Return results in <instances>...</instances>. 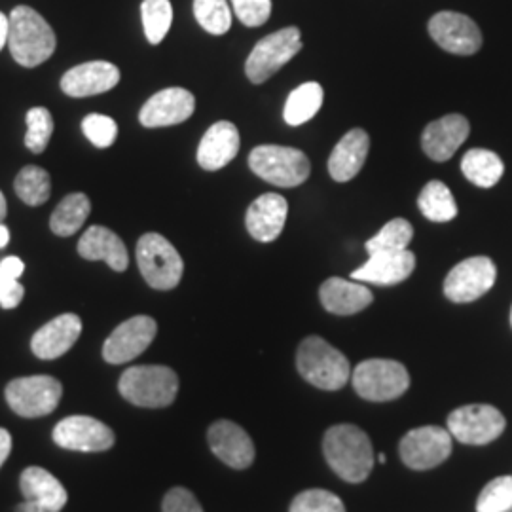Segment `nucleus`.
I'll use <instances>...</instances> for the list:
<instances>
[{"mask_svg":"<svg viewBox=\"0 0 512 512\" xmlns=\"http://www.w3.org/2000/svg\"><path fill=\"white\" fill-rule=\"evenodd\" d=\"M239 131L232 122H217L205 131L198 147V164L205 171H219L238 156Z\"/></svg>","mask_w":512,"mask_h":512,"instance_id":"obj_24","label":"nucleus"},{"mask_svg":"<svg viewBox=\"0 0 512 512\" xmlns=\"http://www.w3.org/2000/svg\"><path fill=\"white\" fill-rule=\"evenodd\" d=\"M19 486L27 501H35L48 512L61 511L69 499L63 484L42 467H27L21 473Z\"/></svg>","mask_w":512,"mask_h":512,"instance_id":"obj_27","label":"nucleus"},{"mask_svg":"<svg viewBox=\"0 0 512 512\" xmlns=\"http://www.w3.org/2000/svg\"><path fill=\"white\" fill-rule=\"evenodd\" d=\"M54 135V118L50 110L44 107H35L27 112V135L25 147L33 154H42Z\"/></svg>","mask_w":512,"mask_h":512,"instance_id":"obj_36","label":"nucleus"},{"mask_svg":"<svg viewBox=\"0 0 512 512\" xmlns=\"http://www.w3.org/2000/svg\"><path fill=\"white\" fill-rule=\"evenodd\" d=\"M80 334L82 319L74 313H63L35 332L31 340V349L38 359L52 361L73 348Z\"/></svg>","mask_w":512,"mask_h":512,"instance_id":"obj_21","label":"nucleus"},{"mask_svg":"<svg viewBox=\"0 0 512 512\" xmlns=\"http://www.w3.org/2000/svg\"><path fill=\"white\" fill-rule=\"evenodd\" d=\"M196 110L194 95L184 88H165L152 95L139 112L141 126L167 128L186 122Z\"/></svg>","mask_w":512,"mask_h":512,"instance_id":"obj_16","label":"nucleus"},{"mask_svg":"<svg viewBox=\"0 0 512 512\" xmlns=\"http://www.w3.org/2000/svg\"><path fill=\"white\" fill-rule=\"evenodd\" d=\"M319 298L325 310L334 315H355L366 310L374 300L372 291L366 285L342 277L327 279L319 289Z\"/></svg>","mask_w":512,"mask_h":512,"instance_id":"obj_26","label":"nucleus"},{"mask_svg":"<svg viewBox=\"0 0 512 512\" xmlns=\"http://www.w3.org/2000/svg\"><path fill=\"white\" fill-rule=\"evenodd\" d=\"M378 461H380V463H385L387 458H385L384 454H380V456H378Z\"/></svg>","mask_w":512,"mask_h":512,"instance_id":"obj_49","label":"nucleus"},{"mask_svg":"<svg viewBox=\"0 0 512 512\" xmlns=\"http://www.w3.org/2000/svg\"><path fill=\"white\" fill-rule=\"evenodd\" d=\"M63 397V385L52 376H25L6 387V401L21 418L52 414Z\"/></svg>","mask_w":512,"mask_h":512,"instance_id":"obj_9","label":"nucleus"},{"mask_svg":"<svg viewBox=\"0 0 512 512\" xmlns=\"http://www.w3.org/2000/svg\"><path fill=\"white\" fill-rule=\"evenodd\" d=\"M120 76V69L114 63L88 61L63 74L61 90L74 99L92 97L116 88V84H120Z\"/></svg>","mask_w":512,"mask_h":512,"instance_id":"obj_19","label":"nucleus"},{"mask_svg":"<svg viewBox=\"0 0 512 512\" xmlns=\"http://www.w3.org/2000/svg\"><path fill=\"white\" fill-rule=\"evenodd\" d=\"M412 238H414V228L408 220H389L374 238L366 241V251L368 255L404 251L412 243Z\"/></svg>","mask_w":512,"mask_h":512,"instance_id":"obj_33","label":"nucleus"},{"mask_svg":"<svg viewBox=\"0 0 512 512\" xmlns=\"http://www.w3.org/2000/svg\"><path fill=\"white\" fill-rule=\"evenodd\" d=\"M289 512H346V505L327 490H306L294 497Z\"/></svg>","mask_w":512,"mask_h":512,"instance_id":"obj_38","label":"nucleus"},{"mask_svg":"<svg viewBox=\"0 0 512 512\" xmlns=\"http://www.w3.org/2000/svg\"><path fill=\"white\" fill-rule=\"evenodd\" d=\"M10 243V230L0 222V249H4Z\"/></svg>","mask_w":512,"mask_h":512,"instance_id":"obj_47","label":"nucleus"},{"mask_svg":"<svg viewBox=\"0 0 512 512\" xmlns=\"http://www.w3.org/2000/svg\"><path fill=\"white\" fill-rule=\"evenodd\" d=\"M6 215H8V203H6V198H4V194L0 192V222L6 219Z\"/></svg>","mask_w":512,"mask_h":512,"instance_id":"obj_48","label":"nucleus"},{"mask_svg":"<svg viewBox=\"0 0 512 512\" xmlns=\"http://www.w3.org/2000/svg\"><path fill=\"white\" fill-rule=\"evenodd\" d=\"M429 35L448 54L475 55L482 48V33L473 19L459 12H439L429 19Z\"/></svg>","mask_w":512,"mask_h":512,"instance_id":"obj_14","label":"nucleus"},{"mask_svg":"<svg viewBox=\"0 0 512 512\" xmlns=\"http://www.w3.org/2000/svg\"><path fill=\"white\" fill-rule=\"evenodd\" d=\"M507 427L505 416L490 404H467L448 416V431L463 444L494 442Z\"/></svg>","mask_w":512,"mask_h":512,"instance_id":"obj_10","label":"nucleus"},{"mask_svg":"<svg viewBox=\"0 0 512 512\" xmlns=\"http://www.w3.org/2000/svg\"><path fill=\"white\" fill-rule=\"evenodd\" d=\"M399 450L406 467L414 471H429L450 458L452 435L437 425H425L408 431Z\"/></svg>","mask_w":512,"mask_h":512,"instance_id":"obj_12","label":"nucleus"},{"mask_svg":"<svg viewBox=\"0 0 512 512\" xmlns=\"http://www.w3.org/2000/svg\"><path fill=\"white\" fill-rule=\"evenodd\" d=\"M207 440L213 454L232 469H247L255 461L253 440L234 421H215L207 431Z\"/></svg>","mask_w":512,"mask_h":512,"instance_id":"obj_17","label":"nucleus"},{"mask_svg":"<svg viewBox=\"0 0 512 512\" xmlns=\"http://www.w3.org/2000/svg\"><path fill=\"white\" fill-rule=\"evenodd\" d=\"M0 270L14 279H19L23 272H25V264L23 260L18 256H6L2 262H0Z\"/></svg>","mask_w":512,"mask_h":512,"instance_id":"obj_43","label":"nucleus"},{"mask_svg":"<svg viewBox=\"0 0 512 512\" xmlns=\"http://www.w3.org/2000/svg\"><path fill=\"white\" fill-rule=\"evenodd\" d=\"M8 37H10V18H6L0 12V50L8 44Z\"/></svg>","mask_w":512,"mask_h":512,"instance_id":"obj_45","label":"nucleus"},{"mask_svg":"<svg viewBox=\"0 0 512 512\" xmlns=\"http://www.w3.org/2000/svg\"><path fill=\"white\" fill-rule=\"evenodd\" d=\"M461 171L478 188H492L505 173L503 160L488 148H473L461 160Z\"/></svg>","mask_w":512,"mask_h":512,"instance_id":"obj_28","label":"nucleus"},{"mask_svg":"<svg viewBox=\"0 0 512 512\" xmlns=\"http://www.w3.org/2000/svg\"><path fill=\"white\" fill-rule=\"evenodd\" d=\"M78 255L86 260H105L114 272H126L129 255L124 241L105 226H90L78 241Z\"/></svg>","mask_w":512,"mask_h":512,"instance_id":"obj_25","label":"nucleus"},{"mask_svg":"<svg viewBox=\"0 0 512 512\" xmlns=\"http://www.w3.org/2000/svg\"><path fill=\"white\" fill-rule=\"evenodd\" d=\"M249 167L262 181L279 188H294L306 183L311 173L308 156L293 147L260 145L249 154Z\"/></svg>","mask_w":512,"mask_h":512,"instance_id":"obj_5","label":"nucleus"},{"mask_svg":"<svg viewBox=\"0 0 512 512\" xmlns=\"http://www.w3.org/2000/svg\"><path fill=\"white\" fill-rule=\"evenodd\" d=\"M511 325H512V311H511Z\"/></svg>","mask_w":512,"mask_h":512,"instance_id":"obj_50","label":"nucleus"},{"mask_svg":"<svg viewBox=\"0 0 512 512\" xmlns=\"http://www.w3.org/2000/svg\"><path fill=\"white\" fill-rule=\"evenodd\" d=\"M54 442L73 452H105L114 446V433L103 421L71 416L55 425Z\"/></svg>","mask_w":512,"mask_h":512,"instance_id":"obj_15","label":"nucleus"},{"mask_svg":"<svg viewBox=\"0 0 512 512\" xmlns=\"http://www.w3.org/2000/svg\"><path fill=\"white\" fill-rule=\"evenodd\" d=\"M137 264L148 285L156 291L175 289L184 274V262L169 239L145 234L137 243Z\"/></svg>","mask_w":512,"mask_h":512,"instance_id":"obj_7","label":"nucleus"},{"mask_svg":"<svg viewBox=\"0 0 512 512\" xmlns=\"http://www.w3.org/2000/svg\"><path fill=\"white\" fill-rule=\"evenodd\" d=\"M23 296H25V289L18 279H14L0 270V306L4 310H14L21 304Z\"/></svg>","mask_w":512,"mask_h":512,"instance_id":"obj_42","label":"nucleus"},{"mask_svg":"<svg viewBox=\"0 0 512 512\" xmlns=\"http://www.w3.org/2000/svg\"><path fill=\"white\" fill-rule=\"evenodd\" d=\"M323 99H325V92H323L321 84H317V82L300 84L296 90L291 92L287 103H285V109H283L285 122L293 128L310 122L311 118L323 107Z\"/></svg>","mask_w":512,"mask_h":512,"instance_id":"obj_30","label":"nucleus"},{"mask_svg":"<svg viewBox=\"0 0 512 512\" xmlns=\"http://www.w3.org/2000/svg\"><path fill=\"white\" fill-rule=\"evenodd\" d=\"M16 512H48L42 505H38L35 501H23V503H19L18 507H16Z\"/></svg>","mask_w":512,"mask_h":512,"instance_id":"obj_46","label":"nucleus"},{"mask_svg":"<svg viewBox=\"0 0 512 512\" xmlns=\"http://www.w3.org/2000/svg\"><path fill=\"white\" fill-rule=\"evenodd\" d=\"M158 325L148 315H135L112 330L103 346V357L110 365H124L139 357L154 342Z\"/></svg>","mask_w":512,"mask_h":512,"instance_id":"obj_13","label":"nucleus"},{"mask_svg":"<svg viewBox=\"0 0 512 512\" xmlns=\"http://www.w3.org/2000/svg\"><path fill=\"white\" fill-rule=\"evenodd\" d=\"M323 452L330 469L342 480L359 484L365 482L374 467L372 442L357 425H334L325 433Z\"/></svg>","mask_w":512,"mask_h":512,"instance_id":"obj_1","label":"nucleus"},{"mask_svg":"<svg viewBox=\"0 0 512 512\" xmlns=\"http://www.w3.org/2000/svg\"><path fill=\"white\" fill-rule=\"evenodd\" d=\"M302 50V35L298 27H285L256 42L245 61V74L253 84H264L281 71L294 55Z\"/></svg>","mask_w":512,"mask_h":512,"instance_id":"obj_8","label":"nucleus"},{"mask_svg":"<svg viewBox=\"0 0 512 512\" xmlns=\"http://www.w3.org/2000/svg\"><path fill=\"white\" fill-rule=\"evenodd\" d=\"M90 213H92L90 198L82 192H74V194L65 196L55 207L52 219H50V228L55 236L69 238L84 226Z\"/></svg>","mask_w":512,"mask_h":512,"instance_id":"obj_29","label":"nucleus"},{"mask_svg":"<svg viewBox=\"0 0 512 512\" xmlns=\"http://www.w3.org/2000/svg\"><path fill=\"white\" fill-rule=\"evenodd\" d=\"M10 452H12V437L6 429H0V467L10 456Z\"/></svg>","mask_w":512,"mask_h":512,"instance_id":"obj_44","label":"nucleus"},{"mask_svg":"<svg viewBox=\"0 0 512 512\" xmlns=\"http://www.w3.org/2000/svg\"><path fill=\"white\" fill-rule=\"evenodd\" d=\"M512 509V476H499L478 495L476 512H507Z\"/></svg>","mask_w":512,"mask_h":512,"instance_id":"obj_37","label":"nucleus"},{"mask_svg":"<svg viewBox=\"0 0 512 512\" xmlns=\"http://www.w3.org/2000/svg\"><path fill=\"white\" fill-rule=\"evenodd\" d=\"M289 215V203L281 194H262L249 205L245 224L249 234L262 243H270L281 236Z\"/></svg>","mask_w":512,"mask_h":512,"instance_id":"obj_22","label":"nucleus"},{"mask_svg":"<svg viewBox=\"0 0 512 512\" xmlns=\"http://www.w3.org/2000/svg\"><path fill=\"white\" fill-rule=\"evenodd\" d=\"M194 16L209 35H226L232 27V12L226 0H194Z\"/></svg>","mask_w":512,"mask_h":512,"instance_id":"obj_35","label":"nucleus"},{"mask_svg":"<svg viewBox=\"0 0 512 512\" xmlns=\"http://www.w3.org/2000/svg\"><path fill=\"white\" fill-rule=\"evenodd\" d=\"M421 215L431 222H450L458 217V203L450 188L440 181L425 184L418 196Z\"/></svg>","mask_w":512,"mask_h":512,"instance_id":"obj_31","label":"nucleus"},{"mask_svg":"<svg viewBox=\"0 0 512 512\" xmlns=\"http://www.w3.org/2000/svg\"><path fill=\"white\" fill-rule=\"evenodd\" d=\"M14 190L19 200L31 207L44 205L52 196L50 173L38 165H27L19 171L14 181Z\"/></svg>","mask_w":512,"mask_h":512,"instance_id":"obj_32","label":"nucleus"},{"mask_svg":"<svg viewBox=\"0 0 512 512\" xmlns=\"http://www.w3.org/2000/svg\"><path fill=\"white\" fill-rule=\"evenodd\" d=\"M164 512H203L196 495L186 488H173L164 497Z\"/></svg>","mask_w":512,"mask_h":512,"instance_id":"obj_41","label":"nucleus"},{"mask_svg":"<svg viewBox=\"0 0 512 512\" xmlns=\"http://www.w3.org/2000/svg\"><path fill=\"white\" fill-rule=\"evenodd\" d=\"M118 389L135 406L164 408L175 401L179 378L169 366H131L122 374Z\"/></svg>","mask_w":512,"mask_h":512,"instance_id":"obj_4","label":"nucleus"},{"mask_svg":"<svg viewBox=\"0 0 512 512\" xmlns=\"http://www.w3.org/2000/svg\"><path fill=\"white\" fill-rule=\"evenodd\" d=\"M296 366L306 382L325 391H338L351 378L348 357L319 336L302 340L296 353Z\"/></svg>","mask_w":512,"mask_h":512,"instance_id":"obj_3","label":"nucleus"},{"mask_svg":"<svg viewBox=\"0 0 512 512\" xmlns=\"http://www.w3.org/2000/svg\"><path fill=\"white\" fill-rule=\"evenodd\" d=\"M82 131L93 147L109 148L118 137V124L105 114H88L82 120Z\"/></svg>","mask_w":512,"mask_h":512,"instance_id":"obj_39","label":"nucleus"},{"mask_svg":"<svg viewBox=\"0 0 512 512\" xmlns=\"http://www.w3.org/2000/svg\"><path fill=\"white\" fill-rule=\"evenodd\" d=\"M57 40L50 23L29 6H16L10 14V54L21 67L35 69L55 52Z\"/></svg>","mask_w":512,"mask_h":512,"instance_id":"obj_2","label":"nucleus"},{"mask_svg":"<svg viewBox=\"0 0 512 512\" xmlns=\"http://www.w3.org/2000/svg\"><path fill=\"white\" fill-rule=\"evenodd\" d=\"M234 14L247 27H260L272 16V0H230Z\"/></svg>","mask_w":512,"mask_h":512,"instance_id":"obj_40","label":"nucleus"},{"mask_svg":"<svg viewBox=\"0 0 512 512\" xmlns=\"http://www.w3.org/2000/svg\"><path fill=\"white\" fill-rule=\"evenodd\" d=\"M471 124L461 114H446L423 129L421 148L433 162H448L467 141Z\"/></svg>","mask_w":512,"mask_h":512,"instance_id":"obj_18","label":"nucleus"},{"mask_svg":"<svg viewBox=\"0 0 512 512\" xmlns=\"http://www.w3.org/2000/svg\"><path fill=\"white\" fill-rule=\"evenodd\" d=\"M143 29L150 44H160L171 29L173 6L169 0H143L141 4Z\"/></svg>","mask_w":512,"mask_h":512,"instance_id":"obj_34","label":"nucleus"},{"mask_svg":"<svg viewBox=\"0 0 512 512\" xmlns=\"http://www.w3.org/2000/svg\"><path fill=\"white\" fill-rule=\"evenodd\" d=\"M351 382L359 397L372 403H387L403 397L410 387V374L399 361L368 359L355 366Z\"/></svg>","mask_w":512,"mask_h":512,"instance_id":"obj_6","label":"nucleus"},{"mask_svg":"<svg viewBox=\"0 0 512 512\" xmlns=\"http://www.w3.org/2000/svg\"><path fill=\"white\" fill-rule=\"evenodd\" d=\"M497 268L488 256H473L456 264L444 281V294L456 304L475 302L494 287Z\"/></svg>","mask_w":512,"mask_h":512,"instance_id":"obj_11","label":"nucleus"},{"mask_svg":"<svg viewBox=\"0 0 512 512\" xmlns=\"http://www.w3.org/2000/svg\"><path fill=\"white\" fill-rule=\"evenodd\" d=\"M416 270V256L412 251H395V253H376L370 255L361 268H357L351 279L365 281L380 287H391L406 281Z\"/></svg>","mask_w":512,"mask_h":512,"instance_id":"obj_20","label":"nucleus"},{"mask_svg":"<svg viewBox=\"0 0 512 512\" xmlns=\"http://www.w3.org/2000/svg\"><path fill=\"white\" fill-rule=\"evenodd\" d=\"M370 150V137L365 129H349L338 141L329 158L330 177L336 183H348L363 169Z\"/></svg>","mask_w":512,"mask_h":512,"instance_id":"obj_23","label":"nucleus"}]
</instances>
